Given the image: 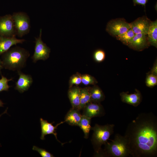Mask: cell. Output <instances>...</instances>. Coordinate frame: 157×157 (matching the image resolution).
<instances>
[{
	"label": "cell",
	"instance_id": "6da1fadb",
	"mask_svg": "<svg viewBox=\"0 0 157 157\" xmlns=\"http://www.w3.org/2000/svg\"><path fill=\"white\" fill-rule=\"evenodd\" d=\"M125 137L130 156L154 157L157 155V117L152 112L142 113L128 124Z\"/></svg>",
	"mask_w": 157,
	"mask_h": 157
},
{
	"label": "cell",
	"instance_id": "7a4b0ae2",
	"mask_svg": "<svg viewBox=\"0 0 157 157\" xmlns=\"http://www.w3.org/2000/svg\"><path fill=\"white\" fill-rule=\"evenodd\" d=\"M30 55L24 48L15 47L10 49L2 56L3 68L12 71H19L23 68Z\"/></svg>",
	"mask_w": 157,
	"mask_h": 157
},
{
	"label": "cell",
	"instance_id": "3957f363",
	"mask_svg": "<svg viewBox=\"0 0 157 157\" xmlns=\"http://www.w3.org/2000/svg\"><path fill=\"white\" fill-rule=\"evenodd\" d=\"M108 141L104 148L95 155L97 156L126 157L131 156L128 141L124 136L117 133L113 140Z\"/></svg>",
	"mask_w": 157,
	"mask_h": 157
},
{
	"label": "cell",
	"instance_id": "277c9868",
	"mask_svg": "<svg viewBox=\"0 0 157 157\" xmlns=\"http://www.w3.org/2000/svg\"><path fill=\"white\" fill-rule=\"evenodd\" d=\"M114 127L115 125L113 124L104 125L96 124L91 127V129L93 131L91 141L95 155L100 152L102 149L101 146L105 144L113 134Z\"/></svg>",
	"mask_w": 157,
	"mask_h": 157
},
{
	"label": "cell",
	"instance_id": "5b68a950",
	"mask_svg": "<svg viewBox=\"0 0 157 157\" xmlns=\"http://www.w3.org/2000/svg\"><path fill=\"white\" fill-rule=\"evenodd\" d=\"M16 34L20 37L27 34L30 28L29 18L24 13H15L12 15Z\"/></svg>",
	"mask_w": 157,
	"mask_h": 157
},
{
	"label": "cell",
	"instance_id": "8992f818",
	"mask_svg": "<svg viewBox=\"0 0 157 157\" xmlns=\"http://www.w3.org/2000/svg\"><path fill=\"white\" fill-rule=\"evenodd\" d=\"M42 29H40L39 36L35 38V45L32 59L34 63L40 60H45L49 56L50 49L42 40Z\"/></svg>",
	"mask_w": 157,
	"mask_h": 157
},
{
	"label": "cell",
	"instance_id": "52a82bcc",
	"mask_svg": "<svg viewBox=\"0 0 157 157\" xmlns=\"http://www.w3.org/2000/svg\"><path fill=\"white\" fill-rule=\"evenodd\" d=\"M130 28V23L123 19H112L107 23L106 30L110 35L116 36L124 33Z\"/></svg>",
	"mask_w": 157,
	"mask_h": 157
},
{
	"label": "cell",
	"instance_id": "ba28073f",
	"mask_svg": "<svg viewBox=\"0 0 157 157\" xmlns=\"http://www.w3.org/2000/svg\"><path fill=\"white\" fill-rule=\"evenodd\" d=\"M16 34L12 15L0 16V36L10 37Z\"/></svg>",
	"mask_w": 157,
	"mask_h": 157
},
{
	"label": "cell",
	"instance_id": "9c48e42d",
	"mask_svg": "<svg viewBox=\"0 0 157 157\" xmlns=\"http://www.w3.org/2000/svg\"><path fill=\"white\" fill-rule=\"evenodd\" d=\"M83 109V115L91 119L103 116L105 114L104 109L100 103L91 101L86 104Z\"/></svg>",
	"mask_w": 157,
	"mask_h": 157
},
{
	"label": "cell",
	"instance_id": "30bf717a",
	"mask_svg": "<svg viewBox=\"0 0 157 157\" xmlns=\"http://www.w3.org/2000/svg\"><path fill=\"white\" fill-rule=\"evenodd\" d=\"M151 21L146 16L138 18L130 23L131 27L134 33H143L147 34Z\"/></svg>",
	"mask_w": 157,
	"mask_h": 157
},
{
	"label": "cell",
	"instance_id": "8fae6325",
	"mask_svg": "<svg viewBox=\"0 0 157 157\" xmlns=\"http://www.w3.org/2000/svg\"><path fill=\"white\" fill-rule=\"evenodd\" d=\"M149 45L147 34L141 33L135 34L127 46L134 50L141 51Z\"/></svg>",
	"mask_w": 157,
	"mask_h": 157
},
{
	"label": "cell",
	"instance_id": "7c38bea8",
	"mask_svg": "<svg viewBox=\"0 0 157 157\" xmlns=\"http://www.w3.org/2000/svg\"><path fill=\"white\" fill-rule=\"evenodd\" d=\"M17 72L19 77L15 83V89L22 93L28 89L33 83V79L31 75L24 74L20 70Z\"/></svg>",
	"mask_w": 157,
	"mask_h": 157
},
{
	"label": "cell",
	"instance_id": "4fadbf2b",
	"mask_svg": "<svg viewBox=\"0 0 157 157\" xmlns=\"http://www.w3.org/2000/svg\"><path fill=\"white\" fill-rule=\"evenodd\" d=\"M121 101L124 103L132 105L134 107L138 106L142 100V96L140 91L137 89L133 94H129L127 92L120 93Z\"/></svg>",
	"mask_w": 157,
	"mask_h": 157
},
{
	"label": "cell",
	"instance_id": "5bb4252c",
	"mask_svg": "<svg viewBox=\"0 0 157 157\" xmlns=\"http://www.w3.org/2000/svg\"><path fill=\"white\" fill-rule=\"evenodd\" d=\"M25 41L24 39H17L15 36H0V55L7 51L13 46L22 43Z\"/></svg>",
	"mask_w": 157,
	"mask_h": 157
},
{
	"label": "cell",
	"instance_id": "9a60e30c",
	"mask_svg": "<svg viewBox=\"0 0 157 157\" xmlns=\"http://www.w3.org/2000/svg\"><path fill=\"white\" fill-rule=\"evenodd\" d=\"M40 122L41 129V134L40 138L41 140H44L45 136L47 135L53 134L58 142L61 143L62 144H63L58 140L56 129L59 125L65 122V121L60 122L57 124L55 126H54L52 125L53 123H49L47 120H44L42 118H40Z\"/></svg>",
	"mask_w": 157,
	"mask_h": 157
},
{
	"label": "cell",
	"instance_id": "2e32d148",
	"mask_svg": "<svg viewBox=\"0 0 157 157\" xmlns=\"http://www.w3.org/2000/svg\"><path fill=\"white\" fill-rule=\"evenodd\" d=\"M80 89L77 86H72L69 88L68 96L72 108L78 110L80 108Z\"/></svg>",
	"mask_w": 157,
	"mask_h": 157
},
{
	"label": "cell",
	"instance_id": "e0dca14e",
	"mask_svg": "<svg viewBox=\"0 0 157 157\" xmlns=\"http://www.w3.org/2000/svg\"><path fill=\"white\" fill-rule=\"evenodd\" d=\"M82 116L79 110L72 108L66 115L64 121L71 126H78Z\"/></svg>",
	"mask_w": 157,
	"mask_h": 157
},
{
	"label": "cell",
	"instance_id": "ac0fdd59",
	"mask_svg": "<svg viewBox=\"0 0 157 157\" xmlns=\"http://www.w3.org/2000/svg\"><path fill=\"white\" fill-rule=\"evenodd\" d=\"M149 45L157 47V20L151 22L147 33Z\"/></svg>",
	"mask_w": 157,
	"mask_h": 157
},
{
	"label": "cell",
	"instance_id": "d6986e66",
	"mask_svg": "<svg viewBox=\"0 0 157 157\" xmlns=\"http://www.w3.org/2000/svg\"><path fill=\"white\" fill-rule=\"evenodd\" d=\"M90 92L92 101L100 103L105 98V95L102 91L97 86L94 85L90 88Z\"/></svg>",
	"mask_w": 157,
	"mask_h": 157
},
{
	"label": "cell",
	"instance_id": "ffe728a7",
	"mask_svg": "<svg viewBox=\"0 0 157 157\" xmlns=\"http://www.w3.org/2000/svg\"><path fill=\"white\" fill-rule=\"evenodd\" d=\"M90 87L80 89V108L82 109L88 103L92 101L90 92Z\"/></svg>",
	"mask_w": 157,
	"mask_h": 157
},
{
	"label": "cell",
	"instance_id": "44dd1931",
	"mask_svg": "<svg viewBox=\"0 0 157 157\" xmlns=\"http://www.w3.org/2000/svg\"><path fill=\"white\" fill-rule=\"evenodd\" d=\"M91 118L82 115L78 126L83 130L84 134V138H88L90 130H91Z\"/></svg>",
	"mask_w": 157,
	"mask_h": 157
},
{
	"label": "cell",
	"instance_id": "7402d4cb",
	"mask_svg": "<svg viewBox=\"0 0 157 157\" xmlns=\"http://www.w3.org/2000/svg\"><path fill=\"white\" fill-rule=\"evenodd\" d=\"M135 34L130 28L126 32L123 34L116 36L117 39L120 41L123 44L128 45L131 41Z\"/></svg>",
	"mask_w": 157,
	"mask_h": 157
},
{
	"label": "cell",
	"instance_id": "603a6c76",
	"mask_svg": "<svg viewBox=\"0 0 157 157\" xmlns=\"http://www.w3.org/2000/svg\"><path fill=\"white\" fill-rule=\"evenodd\" d=\"M97 82L96 79L90 75L87 74L81 75V83L85 85H95Z\"/></svg>",
	"mask_w": 157,
	"mask_h": 157
},
{
	"label": "cell",
	"instance_id": "cb8c5ba5",
	"mask_svg": "<svg viewBox=\"0 0 157 157\" xmlns=\"http://www.w3.org/2000/svg\"><path fill=\"white\" fill-rule=\"evenodd\" d=\"M81 83V75L77 72L71 76L69 81V88L73 85H78Z\"/></svg>",
	"mask_w": 157,
	"mask_h": 157
},
{
	"label": "cell",
	"instance_id": "d4e9b609",
	"mask_svg": "<svg viewBox=\"0 0 157 157\" xmlns=\"http://www.w3.org/2000/svg\"><path fill=\"white\" fill-rule=\"evenodd\" d=\"M146 86L152 88L157 84V76L150 73L147 75L145 81Z\"/></svg>",
	"mask_w": 157,
	"mask_h": 157
},
{
	"label": "cell",
	"instance_id": "484cf974",
	"mask_svg": "<svg viewBox=\"0 0 157 157\" xmlns=\"http://www.w3.org/2000/svg\"><path fill=\"white\" fill-rule=\"evenodd\" d=\"M105 53L102 49H98L96 50L93 54V57L94 60L98 63H101L105 59Z\"/></svg>",
	"mask_w": 157,
	"mask_h": 157
},
{
	"label": "cell",
	"instance_id": "4316f807",
	"mask_svg": "<svg viewBox=\"0 0 157 157\" xmlns=\"http://www.w3.org/2000/svg\"><path fill=\"white\" fill-rule=\"evenodd\" d=\"M13 80V78L7 79L6 77L2 75L1 78L0 79V92L4 91H8L9 88L8 83V82Z\"/></svg>",
	"mask_w": 157,
	"mask_h": 157
},
{
	"label": "cell",
	"instance_id": "83f0119b",
	"mask_svg": "<svg viewBox=\"0 0 157 157\" xmlns=\"http://www.w3.org/2000/svg\"><path fill=\"white\" fill-rule=\"evenodd\" d=\"M33 150L35 151L42 157H53V156L44 149L40 148L37 146H34L32 148Z\"/></svg>",
	"mask_w": 157,
	"mask_h": 157
},
{
	"label": "cell",
	"instance_id": "f1b7e54d",
	"mask_svg": "<svg viewBox=\"0 0 157 157\" xmlns=\"http://www.w3.org/2000/svg\"><path fill=\"white\" fill-rule=\"evenodd\" d=\"M134 5H140L144 6L145 8L146 4L149 0H132Z\"/></svg>",
	"mask_w": 157,
	"mask_h": 157
},
{
	"label": "cell",
	"instance_id": "f546056e",
	"mask_svg": "<svg viewBox=\"0 0 157 157\" xmlns=\"http://www.w3.org/2000/svg\"><path fill=\"white\" fill-rule=\"evenodd\" d=\"M151 73L157 76V60L154 63V65L152 67L150 72Z\"/></svg>",
	"mask_w": 157,
	"mask_h": 157
},
{
	"label": "cell",
	"instance_id": "4dcf8cb0",
	"mask_svg": "<svg viewBox=\"0 0 157 157\" xmlns=\"http://www.w3.org/2000/svg\"><path fill=\"white\" fill-rule=\"evenodd\" d=\"M3 68L1 60L0 59V74L1 73V70Z\"/></svg>",
	"mask_w": 157,
	"mask_h": 157
},
{
	"label": "cell",
	"instance_id": "1f68e13d",
	"mask_svg": "<svg viewBox=\"0 0 157 157\" xmlns=\"http://www.w3.org/2000/svg\"><path fill=\"white\" fill-rule=\"evenodd\" d=\"M4 104L3 102L0 99V107H3Z\"/></svg>",
	"mask_w": 157,
	"mask_h": 157
},
{
	"label": "cell",
	"instance_id": "d6a6232c",
	"mask_svg": "<svg viewBox=\"0 0 157 157\" xmlns=\"http://www.w3.org/2000/svg\"><path fill=\"white\" fill-rule=\"evenodd\" d=\"M8 108H7L6 110L3 113H2L0 115V117L3 114L6 113L7 112V110Z\"/></svg>",
	"mask_w": 157,
	"mask_h": 157
}]
</instances>
